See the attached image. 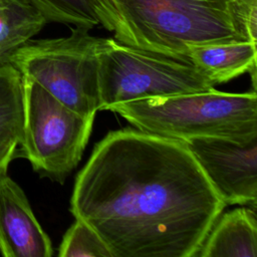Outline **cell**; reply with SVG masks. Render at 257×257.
Masks as SVG:
<instances>
[{
	"label": "cell",
	"mask_w": 257,
	"mask_h": 257,
	"mask_svg": "<svg viewBox=\"0 0 257 257\" xmlns=\"http://www.w3.org/2000/svg\"><path fill=\"white\" fill-rule=\"evenodd\" d=\"M60 257H113L100 236L83 220L76 219L64 234Z\"/></svg>",
	"instance_id": "obj_14"
},
{
	"label": "cell",
	"mask_w": 257,
	"mask_h": 257,
	"mask_svg": "<svg viewBox=\"0 0 257 257\" xmlns=\"http://www.w3.org/2000/svg\"><path fill=\"white\" fill-rule=\"evenodd\" d=\"M0 253L5 257H51V241L21 187L0 176Z\"/></svg>",
	"instance_id": "obj_8"
},
{
	"label": "cell",
	"mask_w": 257,
	"mask_h": 257,
	"mask_svg": "<svg viewBox=\"0 0 257 257\" xmlns=\"http://www.w3.org/2000/svg\"><path fill=\"white\" fill-rule=\"evenodd\" d=\"M20 139L10 133L0 134V176L7 174L9 164L15 159V152Z\"/></svg>",
	"instance_id": "obj_15"
},
{
	"label": "cell",
	"mask_w": 257,
	"mask_h": 257,
	"mask_svg": "<svg viewBox=\"0 0 257 257\" xmlns=\"http://www.w3.org/2000/svg\"><path fill=\"white\" fill-rule=\"evenodd\" d=\"M29 0H0V64L18 47L32 39L47 23Z\"/></svg>",
	"instance_id": "obj_11"
},
{
	"label": "cell",
	"mask_w": 257,
	"mask_h": 257,
	"mask_svg": "<svg viewBox=\"0 0 257 257\" xmlns=\"http://www.w3.org/2000/svg\"><path fill=\"white\" fill-rule=\"evenodd\" d=\"M136 128L179 141L222 138L237 143L257 139L256 91L217 89L133 100L109 107Z\"/></svg>",
	"instance_id": "obj_3"
},
{
	"label": "cell",
	"mask_w": 257,
	"mask_h": 257,
	"mask_svg": "<svg viewBox=\"0 0 257 257\" xmlns=\"http://www.w3.org/2000/svg\"><path fill=\"white\" fill-rule=\"evenodd\" d=\"M46 17L48 22H57L74 27L91 29L101 25L113 30L116 16L108 0H29Z\"/></svg>",
	"instance_id": "obj_12"
},
{
	"label": "cell",
	"mask_w": 257,
	"mask_h": 257,
	"mask_svg": "<svg viewBox=\"0 0 257 257\" xmlns=\"http://www.w3.org/2000/svg\"><path fill=\"white\" fill-rule=\"evenodd\" d=\"M200 257H257L255 209L237 208L218 217L206 236Z\"/></svg>",
	"instance_id": "obj_9"
},
{
	"label": "cell",
	"mask_w": 257,
	"mask_h": 257,
	"mask_svg": "<svg viewBox=\"0 0 257 257\" xmlns=\"http://www.w3.org/2000/svg\"><path fill=\"white\" fill-rule=\"evenodd\" d=\"M179 140L109 132L75 179L70 212L113 257H194L225 209Z\"/></svg>",
	"instance_id": "obj_1"
},
{
	"label": "cell",
	"mask_w": 257,
	"mask_h": 257,
	"mask_svg": "<svg viewBox=\"0 0 257 257\" xmlns=\"http://www.w3.org/2000/svg\"><path fill=\"white\" fill-rule=\"evenodd\" d=\"M21 76L23 124L15 158L28 160L41 177L62 184L81 160L94 118L82 116Z\"/></svg>",
	"instance_id": "obj_6"
},
{
	"label": "cell",
	"mask_w": 257,
	"mask_h": 257,
	"mask_svg": "<svg viewBox=\"0 0 257 257\" xmlns=\"http://www.w3.org/2000/svg\"><path fill=\"white\" fill-rule=\"evenodd\" d=\"M256 46L257 43L248 40L193 46L189 49L188 58L215 84L249 72L255 89Z\"/></svg>",
	"instance_id": "obj_10"
},
{
	"label": "cell",
	"mask_w": 257,
	"mask_h": 257,
	"mask_svg": "<svg viewBox=\"0 0 257 257\" xmlns=\"http://www.w3.org/2000/svg\"><path fill=\"white\" fill-rule=\"evenodd\" d=\"M183 143L226 206L256 209L257 139L237 143L222 138H196Z\"/></svg>",
	"instance_id": "obj_7"
},
{
	"label": "cell",
	"mask_w": 257,
	"mask_h": 257,
	"mask_svg": "<svg viewBox=\"0 0 257 257\" xmlns=\"http://www.w3.org/2000/svg\"><path fill=\"white\" fill-rule=\"evenodd\" d=\"M98 57V110L133 100L212 90L199 68L166 55L102 38Z\"/></svg>",
	"instance_id": "obj_5"
},
{
	"label": "cell",
	"mask_w": 257,
	"mask_h": 257,
	"mask_svg": "<svg viewBox=\"0 0 257 257\" xmlns=\"http://www.w3.org/2000/svg\"><path fill=\"white\" fill-rule=\"evenodd\" d=\"M22 124V76L9 62L2 63L0 64V134L10 133L21 140Z\"/></svg>",
	"instance_id": "obj_13"
},
{
	"label": "cell",
	"mask_w": 257,
	"mask_h": 257,
	"mask_svg": "<svg viewBox=\"0 0 257 257\" xmlns=\"http://www.w3.org/2000/svg\"><path fill=\"white\" fill-rule=\"evenodd\" d=\"M85 27L68 36L30 39L7 58L21 75L33 79L56 99L85 117L98 110V47L102 40Z\"/></svg>",
	"instance_id": "obj_4"
},
{
	"label": "cell",
	"mask_w": 257,
	"mask_h": 257,
	"mask_svg": "<svg viewBox=\"0 0 257 257\" xmlns=\"http://www.w3.org/2000/svg\"><path fill=\"white\" fill-rule=\"evenodd\" d=\"M114 39L189 62L193 46L257 42V0H108Z\"/></svg>",
	"instance_id": "obj_2"
}]
</instances>
